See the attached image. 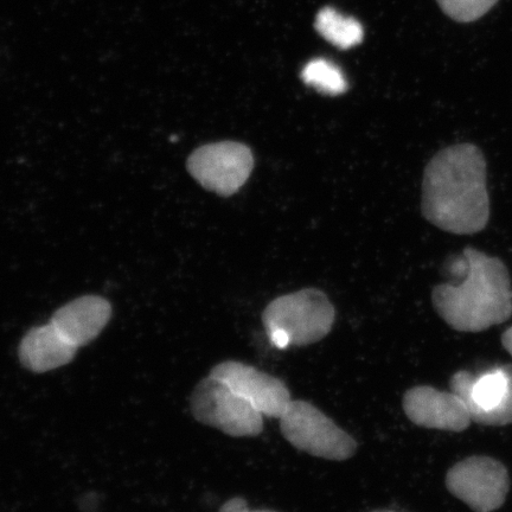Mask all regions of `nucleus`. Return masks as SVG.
Wrapping results in <instances>:
<instances>
[{
	"label": "nucleus",
	"mask_w": 512,
	"mask_h": 512,
	"mask_svg": "<svg viewBox=\"0 0 512 512\" xmlns=\"http://www.w3.org/2000/svg\"><path fill=\"white\" fill-rule=\"evenodd\" d=\"M421 208L428 222L447 233L482 232L490 219L483 152L458 144L437 153L426 166Z\"/></svg>",
	"instance_id": "nucleus-1"
},
{
	"label": "nucleus",
	"mask_w": 512,
	"mask_h": 512,
	"mask_svg": "<svg viewBox=\"0 0 512 512\" xmlns=\"http://www.w3.org/2000/svg\"><path fill=\"white\" fill-rule=\"evenodd\" d=\"M451 268L463 277L462 283L435 286L432 302L452 329L480 332L507 322L512 315V288L501 260L466 248Z\"/></svg>",
	"instance_id": "nucleus-2"
},
{
	"label": "nucleus",
	"mask_w": 512,
	"mask_h": 512,
	"mask_svg": "<svg viewBox=\"0 0 512 512\" xmlns=\"http://www.w3.org/2000/svg\"><path fill=\"white\" fill-rule=\"evenodd\" d=\"M335 318L334 305L317 288H305L274 299L262 313L267 332L283 331L291 345L297 347L322 341L330 334Z\"/></svg>",
	"instance_id": "nucleus-3"
},
{
	"label": "nucleus",
	"mask_w": 512,
	"mask_h": 512,
	"mask_svg": "<svg viewBox=\"0 0 512 512\" xmlns=\"http://www.w3.org/2000/svg\"><path fill=\"white\" fill-rule=\"evenodd\" d=\"M279 420L281 434L297 450L334 462L355 456L357 441L310 402L292 400Z\"/></svg>",
	"instance_id": "nucleus-4"
},
{
	"label": "nucleus",
	"mask_w": 512,
	"mask_h": 512,
	"mask_svg": "<svg viewBox=\"0 0 512 512\" xmlns=\"http://www.w3.org/2000/svg\"><path fill=\"white\" fill-rule=\"evenodd\" d=\"M190 405L197 421L230 437H256L264 431V415L214 376L197 384Z\"/></svg>",
	"instance_id": "nucleus-5"
},
{
	"label": "nucleus",
	"mask_w": 512,
	"mask_h": 512,
	"mask_svg": "<svg viewBox=\"0 0 512 512\" xmlns=\"http://www.w3.org/2000/svg\"><path fill=\"white\" fill-rule=\"evenodd\" d=\"M451 392L469 409L472 421L484 426L512 424V366L473 375L458 371L450 380Z\"/></svg>",
	"instance_id": "nucleus-6"
},
{
	"label": "nucleus",
	"mask_w": 512,
	"mask_h": 512,
	"mask_svg": "<svg viewBox=\"0 0 512 512\" xmlns=\"http://www.w3.org/2000/svg\"><path fill=\"white\" fill-rule=\"evenodd\" d=\"M446 488L475 512L502 507L510 489L507 467L490 457H470L448 470Z\"/></svg>",
	"instance_id": "nucleus-7"
},
{
	"label": "nucleus",
	"mask_w": 512,
	"mask_h": 512,
	"mask_svg": "<svg viewBox=\"0 0 512 512\" xmlns=\"http://www.w3.org/2000/svg\"><path fill=\"white\" fill-rule=\"evenodd\" d=\"M254 169L251 149L238 142H221L201 146L188 159L190 175L204 189L222 197L238 192Z\"/></svg>",
	"instance_id": "nucleus-8"
},
{
	"label": "nucleus",
	"mask_w": 512,
	"mask_h": 512,
	"mask_svg": "<svg viewBox=\"0 0 512 512\" xmlns=\"http://www.w3.org/2000/svg\"><path fill=\"white\" fill-rule=\"evenodd\" d=\"M211 376L226 382L262 415L280 419L290 405L286 384L270 374L238 361H226L211 369Z\"/></svg>",
	"instance_id": "nucleus-9"
},
{
	"label": "nucleus",
	"mask_w": 512,
	"mask_h": 512,
	"mask_svg": "<svg viewBox=\"0 0 512 512\" xmlns=\"http://www.w3.org/2000/svg\"><path fill=\"white\" fill-rule=\"evenodd\" d=\"M402 406L413 424L431 430L463 432L472 421L469 409L458 395L431 386L407 390Z\"/></svg>",
	"instance_id": "nucleus-10"
},
{
	"label": "nucleus",
	"mask_w": 512,
	"mask_h": 512,
	"mask_svg": "<svg viewBox=\"0 0 512 512\" xmlns=\"http://www.w3.org/2000/svg\"><path fill=\"white\" fill-rule=\"evenodd\" d=\"M112 316L111 304L98 296L73 300L55 312L50 323L76 348L85 347L101 334Z\"/></svg>",
	"instance_id": "nucleus-11"
},
{
	"label": "nucleus",
	"mask_w": 512,
	"mask_h": 512,
	"mask_svg": "<svg viewBox=\"0 0 512 512\" xmlns=\"http://www.w3.org/2000/svg\"><path fill=\"white\" fill-rule=\"evenodd\" d=\"M78 348L68 342L51 323L31 329L19 345V360L34 373L42 374L72 362Z\"/></svg>",
	"instance_id": "nucleus-12"
},
{
	"label": "nucleus",
	"mask_w": 512,
	"mask_h": 512,
	"mask_svg": "<svg viewBox=\"0 0 512 512\" xmlns=\"http://www.w3.org/2000/svg\"><path fill=\"white\" fill-rule=\"evenodd\" d=\"M315 25L319 34L339 49H350L363 40L362 25L354 18L339 14L335 9L325 8L320 11Z\"/></svg>",
	"instance_id": "nucleus-13"
},
{
	"label": "nucleus",
	"mask_w": 512,
	"mask_h": 512,
	"mask_svg": "<svg viewBox=\"0 0 512 512\" xmlns=\"http://www.w3.org/2000/svg\"><path fill=\"white\" fill-rule=\"evenodd\" d=\"M303 81L306 85L316 88L318 92L336 96L343 94L348 89L341 69L328 60L316 59L307 63L303 73Z\"/></svg>",
	"instance_id": "nucleus-14"
},
{
	"label": "nucleus",
	"mask_w": 512,
	"mask_h": 512,
	"mask_svg": "<svg viewBox=\"0 0 512 512\" xmlns=\"http://www.w3.org/2000/svg\"><path fill=\"white\" fill-rule=\"evenodd\" d=\"M498 0H438L441 10L459 23L478 21L494 8Z\"/></svg>",
	"instance_id": "nucleus-15"
},
{
	"label": "nucleus",
	"mask_w": 512,
	"mask_h": 512,
	"mask_svg": "<svg viewBox=\"0 0 512 512\" xmlns=\"http://www.w3.org/2000/svg\"><path fill=\"white\" fill-rule=\"evenodd\" d=\"M220 512H275L272 510H249L242 497H234L222 505Z\"/></svg>",
	"instance_id": "nucleus-16"
},
{
	"label": "nucleus",
	"mask_w": 512,
	"mask_h": 512,
	"mask_svg": "<svg viewBox=\"0 0 512 512\" xmlns=\"http://www.w3.org/2000/svg\"><path fill=\"white\" fill-rule=\"evenodd\" d=\"M502 344L505 350L512 356V326L504 332L502 336Z\"/></svg>",
	"instance_id": "nucleus-17"
},
{
	"label": "nucleus",
	"mask_w": 512,
	"mask_h": 512,
	"mask_svg": "<svg viewBox=\"0 0 512 512\" xmlns=\"http://www.w3.org/2000/svg\"><path fill=\"white\" fill-rule=\"evenodd\" d=\"M373 512H398V511H393V510H388V509H381V510H375Z\"/></svg>",
	"instance_id": "nucleus-18"
}]
</instances>
